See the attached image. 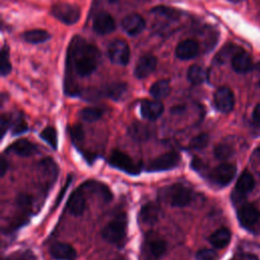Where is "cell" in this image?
<instances>
[{"instance_id": "29", "label": "cell", "mask_w": 260, "mask_h": 260, "mask_svg": "<svg viewBox=\"0 0 260 260\" xmlns=\"http://www.w3.org/2000/svg\"><path fill=\"white\" fill-rule=\"evenodd\" d=\"M104 114V111L100 108H94V107H88L84 108L80 112V117L82 120L86 122H95L99 119L102 118Z\"/></svg>"}, {"instance_id": "42", "label": "cell", "mask_w": 260, "mask_h": 260, "mask_svg": "<svg viewBox=\"0 0 260 260\" xmlns=\"http://www.w3.org/2000/svg\"><path fill=\"white\" fill-rule=\"evenodd\" d=\"M23 260H36V259H35L34 255H31V254H29V253H26L25 256L23 257Z\"/></svg>"}, {"instance_id": "32", "label": "cell", "mask_w": 260, "mask_h": 260, "mask_svg": "<svg viewBox=\"0 0 260 260\" xmlns=\"http://www.w3.org/2000/svg\"><path fill=\"white\" fill-rule=\"evenodd\" d=\"M209 137L206 133H201L193 137L190 141V148L192 149H202L208 144Z\"/></svg>"}, {"instance_id": "9", "label": "cell", "mask_w": 260, "mask_h": 260, "mask_svg": "<svg viewBox=\"0 0 260 260\" xmlns=\"http://www.w3.org/2000/svg\"><path fill=\"white\" fill-rule=\"evenodd\" d=\"M236 173H237V168L235 165L230 162H223L217 166L212 171V173L210 174V177L212 181L217 185L225 186L230 184V182L234 179Z\"/></svg>"}, {"instance_id": "41", "label": "cell", "mask_w": 260, "mask_h": 260, "mask_svg": "<svg viewBox=\"0 0 260 260\" xmlns=\"http://www.w3.org/2000/svg\"><path fill=\"white\" fill-rule=\"evenodd\" d=\"M253 121L260 125V104L257 105L253 111Z\"/></svg>"}, {"instance_id": "33", "label": "cell", "mask_w": 260, "mask_h": 260, "mask_svg": "<svg viewBox=\"0 0 260 260\" xmlns=\"http://www.w3.org/2000/svg\"><path fill=\"white\" fill-rule=\"evenodd\" d=\"M11 71V64L9 61V52L6 47L2 49L1 52V74L3 76L9 74Z\"/></svg>"}, {"instance_id": "37", "label": "cell", "mask_w": 260, "mask_h": 260, "mask_svg": "<svg viewBox=\"0 0 260 260\" xmlns=\"http://www.w3.org/2000/svg\"><path fill=\"white\" fill-rule=\"evenodd\" d=\"M70 134H71V137H72V139L74 141H81L83 139V137H84V131H83L82 126L74 125L71 128Z\"/></svg>"}, {"instance_id": "39", "label": "cell", "mask_w": 260, "mask_h": 260, "mask_svg": "<svg viewBox=\"0 0 260 260\" xmlns=\"http://www.w3.org/2000/svg\"><path fill=\"white\" fill-rule=\"evenodd\" d=\"M10 125V117L8 115H2L0 122V134L3 137Z\"/></svg>"}, {"instance_id": "28", "label": "cell", "mask_w": 260, "mask_h": 260, "mask_svg": "<svg viewBox=\"0 0 260 260\" xmlns=\"http://www.w3.org/2000/svg\"><path fill=\"white\" fill-rule=\"evenodd\" d=\"M127 91V84L123 83V82H115V83H111L108 86L105 87L104 93L109 96L112 100L118 101L120 99H122V96L125 94V92Z\"/></svg>"}, {"instance_id": "17", "label": "cell", "mask_w": 260, "mask_h": 260, "mask_svg": "<svg viewBox=\"0 0 260 260\" xmlns=\"http://www.w3.org/2000/svg\"><path fill=\"white\" fill-rule=\"evenodd\" d=\"M199 53V46L193 40H184L176 48V56L181 60H190Z\"/></svg>"}, {"instance_id": "24", "label": "cell", "mask_w": 260, "mask_h": 260, "mask_svg": "<svg viewBox=\"0 0 260 260\" xmlns=\"http://www.w3.org/2000/svg\"><path fill=\"white\" fill-rule=\"evenodd\" d=\"M254 186H255V180H254L253 176L251 175V173L243 172L237 181L236 190L240 194L244 195V194H248L249 192H251L253 190Z\"/></svg>"}, {"instance_id": "23", "label": "cell", "mask_w": 260, "mask_h": 260, "mask_svg": "<svg viewBox=\"0 0 260 260\" xmlns=\"http://www.w3.org/2000/svg\"><path fill=\"white\" fill-rule=\"evenodd\" d=\"M231 231L226 228H220L216 230L212 235L209 237V243L217 249L224 248L229 245L231 241Z\"/></svg>"}, {"instance_id": "27", "label": "cell", "mask_w": 260, "mask_h": 260, "mask_svg": "<svg viewBox=\"0 0 260 260\" xmlns=\"http://www.w3.org/2000/svg\"><path fill=\"white\" fill-rule=\"evenodd\" d=\"M171 92V85L168 80H158L153 83L149 89V93L152 98L159 100L168 96Z\"/></svg>"}, {"instance_id": "40", "label": "cell", "mask_w": 260, "mask_h": 260, "mask_svg": "<svg viewBox=\"0 0 260 260\" xmlns=\"http://www.w3.org/2000/svg\"><path fill=\"white\" fill-rule=\"evenodd\" d=\"M7 170H8V162L4 157H1V159H0V175H1V177H3L5 175Z\"/></svg>"}, {"instance_id": "35", "label": "cell", "mask_w": 260, "mask_h": 260, "mask_svg": "<svg viewBox=\"0 0 260 260\" xmlns=\"http://www.w3.org/2000/svg\"><path fill=\"white\" fill-rule=\"evenodd\" d=\"M152 12L161 14L164 16H167L171 19H178L180 12L174 8H170V7H166V6H158L152 9Z\"/></svg>"}, {"instance_id": "43", "label": "cell", "mask_w": 260, "mask_h": 260, "mask_svg": "<svg viewBox=\"0 0 260 260\" xmlns=\"http://www.w3.org/2000/svg\"><path fill=\"white\" fill-rule=\"evenodd\" d=\"M115 260H126V258H124V257H118V258H116Z\"/></svg>"}, {"instance_id": "6", "label": "cell", "mask_w": 260, "mask_h": 260, "mask_svg": "<svg viewBox=\"0 0 260 260\" xmlns=\"http://www.w3.org/2000/svg\"><path fill=\"white\" fill-rule=\"evenodd\" d=\"M52 14L65 24H74L80 17V9L72 4L57 3L52 7Z\"/></svg>"}, {"instance_id": "12", "label": "cell", "mask_w": 260, "mask_h": 260, "mask_svg": "<svg viewBox=\"0 0 260 260\" xmlns=\"http://www.w3.org/2000/svg\"><path fill=\"white\" fill-rule=\"evenodd\" d=\"M116 28L114 18L108 12H99L92 21V29L99 35H107Z\"/></svg>"}, {"instance_id": "26", "label": "cell", "mask_w": 260, "mask_h": 260, "mask_svg": "<svg viewBox=\"0 0 260 260\" xmlns=\"http://www.w3.org/2000/svg\"><path fill=\"white\" fill-rule=\"evenodd\" d=\"M187 77L192 84L197 85L203 83L206 80L207 72L203 67L199 65H192L188 69Z\"/></svg>"}, {"instance_id": "13", "label": "cell", "mask_w": 260, "mask_h": 260, "mask_svg": "<svg viewBox=\"0 0 260 260\" xmlns=\"http://www.w3.org/2000/svg\"><path fill=\"white\" fill-rule=\"evenodd\" d=\"M121 26L127 35L136 36L145 28V20L141 15L132 13L122 19Z\"/></svg>"}, {"instance_id": "1", "label": "cell", "mask_w": 260, "mask_h": 260, "mask_svg": "<svg viewBox=\"0 0 260 260\" xmlns=\"http://www.w3.org/2000/svg\"><path fill=\"white\" fill-rule=\"evenodd\" d=\"M73 57H75V71L83 77L90 75L96 69L100 53L94 46L81 42L78 48H74Z\"/></svg>"}, {"instance_id": "30", "label": "cell", "mask_w": 260, "mask_h": 260, "mask_svg": "<svg viewBox=\"0 0 260 260\" xmlns=\"http://www.w3.org/2000/svg\"><path fill=\"white\" fill-rule=\"evenodd\" d=\"M40 137L45 140L49 145L52 146V148L56 149L58 146V137H57V132L55 130V128L49 126L46 127L41 133H40Z\"/></svg>"}, {"instance_id": "4", "label": "cell", "mask_w": 260, "mask_h": 260, "mask_svg": "<svg viewBox=\"0 0 260 260\" xmlns=\"http://www.w3.org/2000/svg\"><path fill=\"white\" fill-rule=\"evenodd\" d=\"M109 164L129 175H137L140 172V165L135 162L128 154L120 151V150H113L110 157Z\"/></svg>"}, {"instance_id": "31", "label": "cell", "mask_w": 260, "mask_h": 260, "mask_svg": "<svg viewBox=\"0 0 260 260\" xmlns=\"http://www.w3.org/2000/svg\"><path fill=\"white\" fill-rule=\"evenodd\" d=\"M40 169L43 172V175L49 177V179H55L57 176V167L50 157H46L40 162Z\"/></svg>"}, {"instance_id": "16", "label": "cell", "mask_w": 260, "mask_h": 260, "mask_svg": "<svg viewBox=\"0 0 260 260\" xmlns=\"http://www.w3.org/2000/svg\"><path fill=\"white\" fill-rule=\"evenodd\" d=\"M50 254L57 260H75L76 251L67 243H55L50 247Z\"/></svg>"}, {"instance_id": "2", "label": "cell", "mask_w": 260, "mask_h": 260, "mask_svg": "<svg viewBox=\"0 0 260 260\" xmlns=\"http://www.w3.org/2000/svg\"><path fill=\"white\" fill-rule=\"evenodd\" d=\"M127 218L124 212H121L115 216L103 230V238L115 245H121L126 237Z\"/></svg>"}, {"instance_id": "25", "label": "cell", "mask_w": 260, "mask_h": 260, "mask_svg": "<svg viewBox=\"0 0 260 260\" xmlns=\"http://www.w3.org/2000/svg\"><path fill=\"white\" fill-rule=\"evenodd\" d=\"M50 34L44 29H30L22 34V39L30 44L44 43L48 39H50Z\"/></svg>"}, {"instance_id": "7", "label": "cell", "mask_w": 260, "mask_h": 260, "mask_svg": "<svg viewBox=\"0 0 260 260\" xmlns=\"http://www.w3.org/2000/svg\"><path fill=\"white\" fill-rule=\"evenodd\" d=\"M108 56L112 63L125 66L130 59V49L124 40H115L108 47Z\"/></svg>"}, {"instance_id": "44", "label": "cell", "mask_w": 260, "mask_h": 260, "mask_svg": "<svg viewBox=\"0 0 260 260\" xmlns=\"http://www.w3.org/2000/svg\"><path fill=\"white\" fill-rule=\"evenodd\" d=\"M116 1H118V0H109V2H111V3H113V2H116Z\"/></svg>"}, {"instance_id": "36", "label": "cell", "mask_w": 260, "mask_h": 260, "mask_svg": "<svg viewBox=\"0 0 260 260\" xmlns=\"http://www.w3.org/2000/svg\"><path fill=\"white\" fill-rule=\"evenodd\" d=\"M196 260H213L215 258V252L211 249H201L196 255Z\"/></svg>"}, {"instance_id": "19", "label": "cell", "mask_w": 260, "mask_h": 260, "mask_svg": "<svg viewBox=\"0 0 260 260\" xmlns=\"http://www.w3.org/2000/svg\"><path fill=\"white\" fill-rule=\"evenodd\" d=\"M129 135L136 141H144L149 139L153 135V128L141 122H135L129 126Z\"/></svg>"}, {"instance_id": "21", "label": "cell", "mask_w": 260, "mask_h": 260, "mask_svg": "<svg viewBox=\"0 0 260 260\" xmlns=\"http://www.w3.org/2000/svg\"><path fill=\"white\" fill-rule=\"evenodd\" d=\"M232 67L238 73H247L253 67L252 59L246 52L239 51L233 56Z\"/></svg>"}, {"instance_id": "8", "label": "cell", "mask_w": 260, "mask_h": 260, "mask_svg": "<svg viewBox=\"0 0 260 260\" xmlns=\"http://www.w3.org/2000/svg\"><path fill=\"white\" fill-rule=\"evenodd\" d=\"M180 155L176 152H167L159 156H157L154 160H152L148 167V172H162L169 171L176 168L180 164Z\"/></svg>"}, {"instance_id": "22", "label": "cell", "mask_w": 260, "mask_h": 260, "mask_svg": "<svg viewBox=\"0 0 260 260\" xmlns=\"http://www.w3.org/2000/svg\"><path fill=\"white\" fill-rule=\"evenodd\" d=\"M159 216V207L153 202L144 204L139 212V220L144 224L154 223Z\"/></svg>"}, {"instance_id": "3", "label": "cell", "mask_w": 260, "mask_h": 260, "mask_svg": "<svg viewBox=\"0 0 260 260\" xmlns=\"http://www.w3.org/2000/svg\"><path fill=\"white\" fill-rule=\"evenodd\" d=\"M167 250V243L155 234H148L141 247L142 260H158Z\"/></svg>"}, {"instance_id": "14", "label": "cell", "mask_w": 260, "mask_h": 260, "mask_svg": "<svg viewBox=\"0 0 260 260\" xmlns=\"http://www.w3.org/2000/svg\"><path fill=\"white\" fill-rule=\"evenodd\" d=\"M156 64V57L152 55H144L136 63L134 68V75L137 78H145L155 70Z\"/></svg>"}, {"instance_id": "45", "label": "cell", "mask_w": 260, "mask_h": 260, "mask_svg": "<svg viewBox=\"0 0 260 260\" xmlns=\"http://www.w3.org/2000/svg\"><path fill=\"white\" fill-rule=\"evenodd\" d=\"M4 260H8V259H4Z\"/></svg>"}, {"instance_id": "10", "label": "cell", "mask_w": 260, "mask_h": 260, "mask_svg": "<svg viewBox=\"0 0 260 260\" xmlns=\"http://www.w3.org/2000/svg\"><path fill=\"white\" fill-rule=\"evenodd\" d=\"M214 105L221 113L231 112L235 106V96L233 91L226 86L217 88L214 92Z\"/></svg>"}, {"instance_id": "15", "label": "cell", "mask_w": 260, "mask_h": 260, "mask_svg": "<svg viewBox=\"0 0 260 260\" xmlns=\"http://www.w3.org/2000/svg\"><path fill=\"white\" fill-rule=\"evenodd\" d=\"M85 197L82 191V187L76 189L69 197L67 201V209L68 211L75 215H81L85 209Z\"/></svg>"}, {"instance_id": "38", "label": "cell", "mask_w": 260, "mask_h": 260, "mask_svg": "<svg viewBox=\"0 0 260 260\" xmlns=\"http://www.w3.org/2000/svg\"><path fill=\"white\" fill-rule=\"evenodd\" d=\"M27 130V124H26V122L24 121V120H18L15 124H14V126H13V129H12V134L14 135V134H20V133H22V132H24V131H26Z\"/></svg>"}, {"instance_id": "11", "label": "cell", "mask_w": 260, "mask_h": 260, "mask_svg": "<svg viewBox=\"0 0 260 260\" xmlns=\"http://www.w3.org/2000/svg\"><path fill=\"white\" fill-rule=\"evenodd\" d=\"M238 218L244 228L250 229L260 219V211L252 203H246L239 209Z\"/></svg>"}, {"instance_id": "5", "label": "cell", "mask_w": 260, "mask_h": 260, "mask_svg": "<svg viewBox=\"0 0 260 260\" xmlns=\"http://www.w3.org/2000/svg\"><path fill=\"white\" fill-rule=\"evenodd\" d=\"M165 198L171 205L183 207L191 202L192 193L188 187L182 184H174L166 191Z\"/></svg>"}, {"instance_id": "20", "label": "cell", "mask_w": 260, "mask_h": 260, "mask_svg": "<svg viewBox=\"0 0 260 260\" xmlns=\"http://www.w3.org/2000/svg\"><path fill=\"white\" fill-rule=\"evenodd\" d=\"M140 112L143 118L153 121L164 112V105L159 101H144L141 104Z\"/></svg>"}, {"instance_id": "18", "label": "cell", "mask_w": 260, "mask_h": 260, "mask_svg": "<svg viewBox=\"0 0 260 260\" xmlns=\"http://www.w3.org/2000/svg\"><path fill=\"white\" fill-rule=\"evenodd\" d=\"M7 151L20 156H30L38 152V147L27 139H18L7 147Z\"/></svg>"}, {"instance_id": "34", "label": "cell", "mask_w": 260, "mask_h": 260, "mask_svg": "<svg viewBox=\"0 0 260 260\" xmlns=\"http://www.w3.org/2000/svg\"><path fill=\"white\" fill-rule=\"evenodd\" d=\"M233 154V149L230 145L228 144H218L215 148H214V155L218 158V159H226L228 157H230Z\"/></svg>"}]
</instances>
